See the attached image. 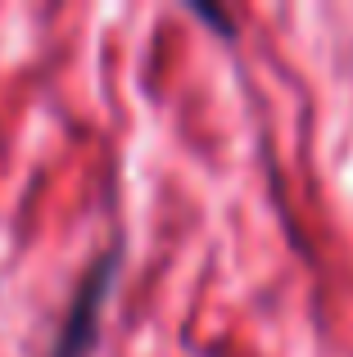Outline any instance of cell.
Masks as SVG:
<instances>
[{"mask_svg": "<svg viewBox=\"0 0 353 357\" xmlns=\"http://www.w3.org/2000/svg\"><path fill=\"white\" fill-rule=\"evenodd\" d=\"M109 271H114V258H100L96 267L87 271V280L77 285L73 294V307L59 326V340H54L50 357H87L91 344H96V317L100 303H105V285H109Z\"/></svg>", "mask_w": 353, "mask_h": 357, "instance_id": "obj_1", "label": "cell"}]
</instances>
